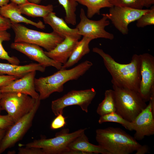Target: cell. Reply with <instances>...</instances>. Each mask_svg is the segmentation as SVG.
I'll use <instances>...</instances> for the list:
<instances>
[{
  "mask_svg": "<svg viewBox=\"0 0 154 154\" xmlns=\"http://www.w3.org/2000/svg\"><path fill=\"white\" fill-rule=\"evenodd\" d=\"M93 88L81 90H72L52 102L51 108L55 116L63 114L64 109L69 106L78 105L87 113L88 108L96 94Z\"/></svg>",
  "mask_w": 154,
  "mask_h": 154,
  "instance_id": "cell-8",
  "label": "cell"
},
{
  "mask_svg": "<svg viewBox=\"0 0 154 154\" xmlns=\"http://www.w3.org/2000/svg\"><path fill=\"white\" fill-rule=\"evenodd\" d=\"M18 154H44L42 149L34 147H19L18 149Z\"/></svg>",
  "mask_w": 154,
  "mask_h": 154,
  "instance_id": "cell-31",
  "label": "cell"
},
{
  "mask_svg": "<svg viewBox=\"0 0 154 154\" xmlns=\"http://www.w3.org/2000/svg\"><path fill=\"white\" fill-rule=\"evenodd\" d=\"M78 3L86 6L87 8V16L92 18L96 14H100V10L105 7L110 8L113 6L110 3V0H75Z\"/></svg>",
  "mask_w": 154,
  "mask_h": 154,
  "instance_id": "cell-23",
  "label": "cell"
},
{
  "mask_svg": "<svg viewBox=\"0 0 154 154\" xmlns=\"http://www.w3.org/2000/svg\"><path fill=\"white\" fill-rule=\"evenodd\" d=\"M116 112L123 118L133 122L147 105L139 92L134 90L113 85Z\"/></svg>",
  "mask_w": 154,
  "mask_h": 154,
  "instance_id": "cell-4",
  "label": "cell"
},
{
  "mask_svg": "<svg viewBox=\"0 0 154 154\" xmlns=\"http://www.w3.org/2000/svg\"><path fill=\"white\" fill-rule=\"evenodd\" d=\"M92 40L90 38L83 37L81 40H78L68 60L62 65L61 69H67L72 67L77 63L83 56L88 53L90 52L89 43Z\"/></svg>",
  "mask_w": 154,
  "mask_h": 154,
  "instance_id": "cell-21",
  "label": "cell"
},
{
  "mask_svg": "<svg viewBox=\"0 0 154 154\" xmlns=\"http://www.w3.org/2000/svg\"><path fill=\"white\" fill-rule=\"evenodd\" d=\"M116 112V107L113 90H106L104 98L100 103L96 110L97 113L100 116Z\"/></svg>",
  "mask_w": 154,
  "mask_h": 154,
  "instance_id": "cell-24",
  "label": "cell"
},
{
  "mask_svg": "<svg viewBox=\"0 0 154 154\" xmlns=\"http://www.w3.org/2000/svg\"><path fill=\"white\" fill-rule=\"evenodd\" d=\"M92 51L102 58L105 66L112 77L113 85L139 92L141 81L140 54H133L130 62L122 64L117 62L101 48L94 47Z\"/></svg>",
  "mask_w": 154,
  "mask_h": 154,
  "instance_id": "cell-1",
  "label": "cell"
},
{
  "mask_svg": "<svg viewBox=\"0 0 154 154\" xmlns=\"http://www.w3.org/2000/svg\"><path fill=\"white\" fill-rule=\"evenodd\" d=\"M0 15L9 19L11 23H25L33 25L39 29H44L45 26L40 21L35 22L23 16L17 4L11 2L0 7Z\"/></svg>",
  "mask_w": 154,
  "mask_h": 154,
  "instance_id": "cell-18",
  "label": "cell"
},
{
  "mask_svg": "<svg viewBox=\"0 0 154 154\" xmlns=\"http://www.w3.org/2000/svg\"><path fill=\"white\" fill-rule=\"evenodd\" d=\"M18 6L21 14L32 17L43 18L53 10V6L51 4L45 6L28 2Z\"/></svg>",
  "mask_w": 154,
  "mask_h": 154,
  "instance_id": "cell-22",
  "label": "cell"
},
{
  "mask_svg": "<svg viewBox=\"0 0 154 154\" xmlns=\"http://www.w3.org/2000/svg\"><path fill=\"white\" fill-rule=\"evenodd\" d=\"M86 129H80L69 133L68 129H64L57 133L54 137L35 140L26 144L25 146L40 148L44 154H63L68 150L70 143Z\"/></svg>",
  "mask_w": 154,
  "mask_h": 154,
  "instance_id": "cell-7",
  "label": "cell"
},
{
  "mask_svg": "<svg viewBox=\"0 0 154 154\" xmlns=\"http://www.w3.org/2000/svg\"><path fill=\"white\" fill-rule=\"evenodd\" d=\"M68 149L78 150L87 153L88 154H110L108 151L98 145H95L90 143L84 132L70 143Z\"/></svg>",
  "mask_w": 154,
  "mask_h": 154,
  "instance_id": "cell-20",
  "label": "cell"
},
{
  "mask_svg": "<svg viewBox=\"0 0 154 154\" xmlns=\"http://www.w3.org/2000/svg\"><path fill=\"white\" fill-rule=\"evenodd\" d=\"M30 96L18 92L1 93L0 105L14 122L29 113L37 100Z\"/></svg>",
  "mask_w": 154,
  "mask_h": 154,
  "instance_id": "cell-6",
  "label": "cell"
},
{
  "mask_svg": "<svg viewBox=\"0 0 154 154\" xmlns=\"http://www.w3.org/2000/svg\"><path fill=\"white\" fill-rule=\"evenodd\" d=\"M60 114L52 121L50 124V128L53 130L56 129L63 127L66 124L65 117Z\"/></svg>",
  "mask_w": 154,
  "mask_h": 154,
  "instance_id": "cell-30",
  "label": "cell"
},
{
  "mask_svg": "<svg viewBox=\"0 0 154 154\" xmlns=\"http://www.w3.org/2000/svg\"><path fill=\"white\" fill-rule=\"evenodd\" d=\"M43 19L45 23L51 27L53 31L64 38L70 37L80 39L81 36L78 34L77 29L69 27L65 20L56 16L55 13L52 12Z\"/></svg>",
  "mask_w": 154,
  "mask_h": 154,
  "instance_id": "cell-17",
  "label": "cell"
},
{
  "mask_svg": "<svg viewBox=\"0 0 154 154\" xmlns=\"http://www.w3.org/2000/svg\"><path fill=\"white\" fill-rule=\"evenodd\" d=\"M38 99L32 110L11 125L6 130L0 144V154L21 140L31 126L40 103Z\"/></svg>",
  "mask_w": 154,
  "mask_h": 154,
  "instance_id": "cell-9",
  "label": "cell"
},
{
  "mask_svg": "<svg viewBox=\"0 0 154 154\" xmlns=\"http://www.w3.org/2000/svg\"><path fill=\"white\" fill-rule=\"evenodd\" d=\"M11 35L6 31L0 30V59L7 60L10 64L19 65L20 60L16 57L10 56L3 48L2 43L11 39Z\"/></svg>",
  "mask_w": 154,
  "mask_h": 154,
  "instance_id": "cell-27",
  "label": "cell"
},
{
  "mask_svg": "<svg viewBox=\"0 0 154 154\" xmlns=\"http://www.w3.org/2000/svg\"><path fill=\"white\" fill-rule=\"evenodd\" d=\"M59 3L64 9L65 21L68 24L74 25L76 24V11L78 3L75 0H58Z\"/></svg>",
  "mask_w": 154,
  "mask_h": 154,
  "instance_id": "cell-25",
  "label": "cell"
},
{
  "mask_svg": "<svg viewBox=\"0 0 154 154\" xmlns=\"http://www.w3.org/2000/svg\"><path fill=\"white\" fill-rule=\"evenodd\" d=\"M141 81L139 92L145 102L149 101L154 90V57L148 53L140 54Z\"/></svg>",
  "mask_w": 154,
  "mask_h": 154,
  "instance_id": "cell-12",
  "label": "cell"
},
{
  "mask_svg": "<svg viewBox=\"0 0 154 154\" xmlns=\"http://www.w3.org/2000/svg\"><path fill=\"white\" fill-rule=\"evenodd\" d=\"M149 10L113 6L110 8L109 13L106 14L116 28L122 34L125 35L128 33L129 24L136 21Z\"/></svg>",
  "mask_w": 154,
  "mask_h": 154,
  "instance_id": "cell-11",
  "label": "cell"
},
{
  "mask_svg": "<svg viewBox=\"0 0 154 154\" xmlns=\"http://www.w3.org/2000/svg\"><path fill=\"white\" fill-rule=\"evenodd\" d=\"M12 2L18 5H23L29 2L27 0H10Z\"/></svg>",
  "mask_w": 154,
  "mask_h": 154,
  "instance_id": "cell-38",
  "label": "cell"
},
{
  "mask_svg": "<svg viewBox=\"0 0 154 154\" xmlns=\"http://www.w3.org/2000/svg\"><path fill=\"white\" fill-rule=\"evenodd\" d=\"M18 78L8 75H0V87L6 85L12 81Z\"/></svg>",
  "mask_w": 154,
  "mask_h": 154,
  "instance_id": "cell-34",
  "label": "cell"
},
{
  "mask_svg": "<svg viewBox=\"0 0 154 154\" xmlns=\"http://www.w3.org/2000/svg\"><path fill=\"white\" fill-rule=\"evenodd\" d=\"M148 147L146 145H141L136 151L135 154H144L148 151Z\"/></svg>",
  "mask_w": 154,
  "mask_h": 154,
  "instance_id": "cell-35",
  "label": "cell"
},
{
  "mask_svg": "<svg viewBox=\"0 0 154 154\" xmlns=\"http://www.w3.org/2000/svg\"><path fill=\"white\" fill-rule=\"evenodd\" d=\"M30 3L39 4L42 0H27Z\"/></svg>",
  "mask_w": 154,
  "mask_h": 154,
  "instance_id": "cell-41",
  "label": "cell"
},
{
  "mask_svg": "<svg viewBox=\"0 0 154 154\" xmlns=\"http://www.w3.org/2000/svg\"><path fill=\"white\" fill-rule=\"evenodd\" d=\"M7 130L0 128V144L5 135Z\"/></svg>",
  "mask_w": 154,
  "mask_h": 154,
  "instance_id": "cell-39",
  "label": "cell"
},
{
  "mask_svg": "<svg viewBox=\"0 0 154 154\" xmlns=\"http://www.w3.org/2000/svg\"><path fill=\"white\" fill-rule=\"evenodd\" d=\"M98 145L110 154H129L141 146L133 137L119 128L109 127L96 131Z\"/></svg>",
  "mask_w": 154,
  "mask_h": 154,
  "instance_id": "cell-3",
  "label": "cell"
},
{
  "mask_svg": "<svg viewBox=\"0 0 154 154\" xmlns=\"http://www.w3.org/2000/svg\"><path fill=\"white\" fill-rule=\"evenodd\" d=\"M92 65V62L86 60L72 68L60 69L49 76L35 78V88L39 94L40 100H41L48 98L54 92H62L66 83L78 79Z\"/></svg>",
  "mask_w": 154,
  "mask_h": 154,
  "instance_id": "cell-2",
  "label": "cell"
},
{
  "mask_svg": "<svg viewBox=\"0 0 154 154\" xmlns=\"http://www.w3.org/2000/svg\"><path fill=\"white\" fill-rule=\"evenodd\" d=\"M63 154H88L84 152L76 150L68 149Z\"/></svg>",
  "mask_w": 154,
  "mask_h": 154,
  "instance_id": "cell-36",
  "label": "cell"
},
{
  "mask_svg": "<svg viewBox=\"0 0 154 154\" xmlns=\"http://www.w3.org/2000/svg\"><path fill=\"white\" fill-rule=\"evenodd\" d=\"M113 6L142 9L144 6L142 0H110Z\"/></svg>",
  "mask_w": 154,
  "mask_h": 154,
  "instance_id": "cell-28",
  "label": "cell"
},
{
  "mask_svg": "<svg viewBox=\"0 0 154 154\" xmlns=\"http://www.w3.org/2000/svg\"><path fill=\"white\" fill-rule=\"evenodd\" d=\"M102 17L95 21L90 20L86 15L83 9L80 10V21L76 28L78 34L83 37L90 38L92 40L98 38H104L110 40L114 38L113 34L105 30V27L110 24L106 14H102Z\"/></svg>",
  "mask_w": 154,
  "mask_h": 154,
  "instance_id": "cell-10",
  "label": "cell"
},
{
  "mask_svg": "<svg viewBox=\"0 0 154 154\" xmlns=\"http://www.w3.org/2000/svg\"><path fill=\"white\" fill-rule=\"evenodd\" d=\"M11 23V28L15 34V42L36 44L49 51L54 48L64 39L53 31L51 33H46L30 29L19 23Z\"/></svg>",
  "mask_w": 154,
  "mask_h": 154,
  "instance_id": "cell-5",
  "label": "cell"
},
{
  "mask_svg": "<svg viewBox=\"0 0 154 154\" xmlns=\"http://www.w3.org/2000/svg\"><path fill=\"white\" fill-rule=\"evenodd\" d=\"M79 40L72 37H66L53 49L44 51V53L49 58L63 65L68 60Z\"/></svg>",
  "mask_w": 154,
  "mask_h": 154,
  "instance_id": "cell-16",
  "label": "cell"
},
{
  "mask_svg": "<svg viewBox=\"0 0 154 154\" xmlns=\"http://www.w3.org/2000/svg\"><path fill=\"white\" fill-rule=\"evenodd\" d=\"M133 130L135 131L134 138L137 140L143 139L145 136L154 134V115L153 114L151 103L149 104L132 122Z\"/></svg>",
  "mask_w": 154,
  "mask_h": 154,
  "instance_id": "cell-15",
  "label": "cell"
},
{
  "mask_svg": "<svg viewBox=\"0 0 154 154\" xmlns=\"http://www.w3.org/2000/svg\"><path fill=\"white\" fill-rule=\"evenodd\" d=\"M1 93L0 92V99L1 98ZM2 110V109H1V106H0V115H1V111Z\"/></svg>",
  "mask_w": 154,
  "mask_h": 154,
  "instance_id": "cell-42",
  "label": "cell"
},
{
  "mask_svg": "<svg viewBox=\"0 0 154 154\" xmlns=\"http://www.w3.org/2000/svg\"><path fill=\"white\" fill-rule=\"evenodd\" d=\"M11 48L25 55L30 59L35 61L45 68L52 66L59 70L62 64L48 57L41 47L36 44L24 42H13Z\"/></svg>",
  "mask_w": 154,
  "mask_h": 154,
  "instance_id": "cell-13",
  "label": "cell"
},
{
  "mask_svg": "<svg viewBox=\"0 0 154 154\" xmlns=\"http://www.w3.org/2000/svg\"><path fill=\"white\" fill-rule=\"evenodd\" d=\"M36 71L29 72L23 77L0 87V92L20 93L35 99H39V94L36 90L34 84Z\"/></svg>",
  "mask_w": 154,
  "mask_h": 154,
  "instance_id": "cell-14",
  "label": "cell"
},
{
  "mask_svg": "<svg viewBox=\"0 0 154 154\" xmlns=\"http://www.w3.org/2000/svg\"><path fill=\"white\" fill-rule=\"evenodd\" d=\"M14 123L12 118L8 114L0 115V128L7 129Z\"/></svg>",
  "mask_w": 154,
  "mask_h": 154,
  "instance_id": "cell-32",
  "label": "cell"
},
{
  "mask_svg": "<svg viewBox=\"0 0 154 154\" xmlns=\"http://www.w3.org/2000/svg\"><path fill=\"white\" fill-rule=\"evenodd\" d=\"M138 27H144L148 25H154V6H152L149 11L141 16L137 21Z\"/></svg>",
  "mask_w": 154,
  "mask_h": 154,
  "instance_id": "cell-29",
  "label": "cell"
},
{
  "mask_svg": "<svg viewBox=\"0 0 154 154\" xmlns=\"http://www.w3.org/2000/svg\"><path fill=\"white\" fill-rule=\"evenodd\" d=\"M98 122L100 124L107 122L117 123L121 124L127 130H133L132 123L126 120L116 112L100 116Z\"/></svg>",
  "mask_w": 154,
  "mask_h": 154,
  "instance_id": "cell-26",
  "label": "cell"
},
{
  "mask_svg": "<svg viewBox=\"0 0 154 154\" xmlns=\"http://www.w3.org/2000/svg\"><path fill=\"white\" fill-rule=\"evenodd\" d=\"M144 6L146 7H150L154 4V0H142Z\"/></svg>",
  "mask_w": 154,
  "mask_h": 154,
  "instance_id": "cell-37",
  "label": "cell"
},
{
  "mask_svg": "<svg viewBox=\"0 0 154 154\" xmlns=\"http://www.w3.org/2000/svg\"><path fill=\"white\" fill-rule=\"evenodd\" d=\"M46 68L39 63H31L24 65L0 62V74L16 77L20 78L32 71L44 72Z\"/></svg>",
  "mask_w": 154,
  "mask_h": 154,
  "instance_id": "cell-19",
  "label": "cell"
},
{
  "mask_svg": "<svg viewBox=\"0 0 154 154\" xmlns=\"http://www.w3.org/2000/svg\"><path fill=\"white\" fill-rule=\"evenodd\" d=\"M10 20L0 15V30L7 31L11 28Z\"/></svg>",
  "mask_w": 154,
  "mask_h": 154,
  "instance_id": "cell-33",
  "label": "cell"
},
{
  "mask_svg": "<svg viewBox=\"0 0 154 154\" xmlns=\"http://www.w3.org/2000/svg\"><path fill=\"white\" fill-rule=\"evenodd\" d=\"M10 0H0V7L8 4Z\"/></svg>",
  "mask_w": 154,
  "mask_h": 154,
  "instance_id": "cell-40",
  "label": "cell"
}]
</instances>
